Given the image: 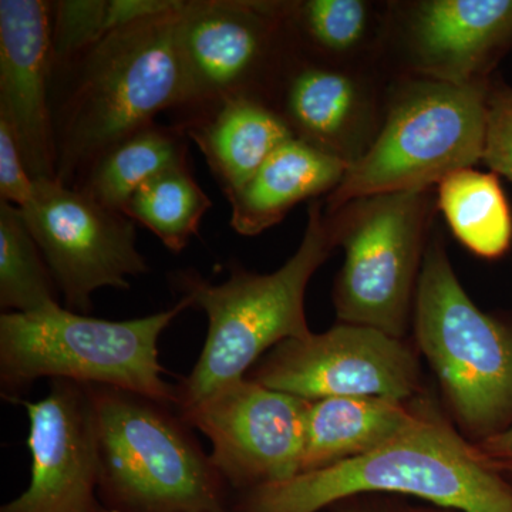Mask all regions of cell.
Here are the masks:
<instances>
[{
	"label": "cell",
	"mask_w": 512,
	"mask_h": 512,
	"mask_svg": "<svg viewBox=\"0 0 512 512\" xmlns=\"http://www.w3.org/2000/svg\"><path fill=\"white\" fill-rule=\"evenodd\" d=\"M336 242L335 227L322 204H309L301 245L285 265L268 275L229 265V278L212 284L194 269L171 274V284L191 308L207 315L204 348L190 375L175 386V409L190 410L212 394L241 382L275 346L312 335L305 312L309 281L328 261Z\"/></svg>",
	"instance_id": "cell-3"
},
{
	"label": "cell",
	"mask_w": 512,
	"mask_h": 512,
	"mask_svg": "<svg viewBox=\"0 0 512 512\" xmlns=\"http://www.w3.org/2000/svg\"><path fill=\"white\" fill-rule=\"evenodd\" d=\"M191 308L181 298L173 308L144 318L106 320L53 306L0 316V392L10 403L40 379L106 386L175 407V386L164 380L158 342L165 329Z\"/></svg>",
	"instance_id": "cell-4"
},
{
	"label": "cell",
	"mask_w": 512,
	"mask_h": 512,
	"mask_svg": "<svg viewBox=\"0 0 512 512\" xmlns=\"http://www.w3.org/2000/svg\"><path fill=\"white\" fill-rule=\"evenodd\" d=\"M417 413L419 403L383 397L309 402L301 474L372 453L403 433Z\"/></svg>",
	"instance_id": "cell-19"
},
{
	"label": "cell",
	"mask_w": 512,
	"mask_h": 512,
	"mask_svg": "<svg viewBox=\"0 0 512 512\" xmlns=\"http://www.w3.org/2000/svg\"><path fill=\"white\" fill-rule=\"evenodd\" d=\"M173 126L200 148L225 197L248 183L279 147L295 137L272 104L254 97L224 101Z\"/></svg>",
	"instance_id": "cell-17"
},
{
	"label": "cell",
	"mask_w": 512,
	"mask_h": 512,
	"mask_svg": "<svg viewBox=\"0 0 512 512\" xmlns=\"http://www.w3.org/2000/svg\"><path fill=\"white\" fill-rule=\"evenodd\" d=\"M247 379L299 399L383 397L412 402L420 392L416 350L369 326L339 322L275 346Z\"/></svg>",
	"instance_id": "cell-11"
},
{
	"label": "cell",
	"mask_w": 512,
	"mask_h": 512,
	"mask_svg": "<svg viewBox=\"0 0 512 512\" xmlns=\"http://www.w3.org/2000/svg\"><path fill=\"white\" fill-rule=\"evenodd\" d=\"M35 192V180L26 167L12 128L0 119V201L25 208Z\"/></svg>",
	"instance_id": "cell-27"
},
{
	"label": "cell",
	"mask_w": 512,
	"mask_h": 512,
	"mask_svg": "<svg viewBox=\"0 0 512 512\" xmlns=\"http://www.w3.org/2000/svg\"><path fill=\"white\" fill-rule=\"evenodd\" d=\"M367 494L413 497L440 510L512 512V485L427 402L403 433L366 456L235 493L231 512H322Z\"/></svg>",
	"instance_id": "cell-2"
},
{
	"label": "cell",
	"mask_w": 512,
	"mask_h": 512,
	"mask_svg": "<svg viewBox=\"0 0 512 512\" xmlns=\"http://www.w3.org/2000/svg\"><path fill=\"white\" fill-rule=\"evenodd\" d=\"M487 101L480 84L419 80L394 97L382 130L352 163L329 210L392 192L426 191L483 160Z\"/></svg>",
	"instance_id": "cell-7"
},
{
	"label": "cell",
	"mask_w": 512,
	"mask_h": 512,
	"mask_svg": "<svg viewBox=\"0 0 512 512\" xmlns=\"http://www.w3.org/2000/svg\"><path fill=\"white\" fill-rule=\"evenodd\" d=\"M52 6L0 0V119L12 128L33 180H55Z\"/></svg>",
	"instance_id": "cell-14"
},
{
	"label": "cell",
	"mask_w": 512,
	"mask_h": 512,
	"mask_svg": "<svg viewBox=\"0 0 512 512\" xmlns=\"http://www.w3.org/2000/svg\"><path fill=\"white\" fill-rule=\"evenodd\" d=\"M332 510V512H399L386 507L383 503H372L363 497L350 498V500L336 504Z\"/></svg>",
	"instance_id": "cell-29"
},
{
	"label": "cell",
	"mask_w": 512,
	"mask_h": 512,
	"mask_svg": "<svg viewBox=\"0 0 512 512\" xmlns=\"http://www.w3.org/2000/svg\"><path fill=\"white\" fill-rule=\"evenodd\" d=\"M512 37V0H429L414 8V66L437 82H474L488 56Z\"/></svg>",
	"instance_id": "cell-15"
},
{
	"label": "cell",
	"mask_w": 512,
	"mask_h": 512,
	"mask_svg": "<svg viewBox=\"0 0 512 512\" xmlns=\"http://www.w3.org/2000/svg\"><path fill=\"white\" fill-rule=\"evenodd\" d=\"M414 335L454 423L474 443L512 427V330L471 301L440 239L424 251Z\"/></svg>",
	"instance_id": "cell-6"
},
{
	"label": "cell",
	"mask_w": 512,
	"mask_h": 512,
	"mask_svg": "<svg viewBox=\"0 0 512 512\" xmlns=\"http://www.w3.org/2000/svg\"><path fill=\"white\" fill-rule=\"evenodd\" d=\"M292 2L184 0L177 46L184 100L174 121L237 97L272 104L296 52Z\"/></svg>",
	"instance_id": "cell-8"
},
{
	"label": "cell",
	"mask_w": 512,
	"mask_h": 512,
	"mask_svg": "<svg viewBox=\"0 0 512 512\" xmlns=\"http://www.w3.org/2000/svg\"><path fill=\"white\" fill-rule=\"evenodd\" d=\"M481 456L498 473L512 474V427L476 444Z\"/></svg>",
	"instance_id": "cell-28"
},
{
	"label": "cell",
	"mask_w": 512,
	"mask_h": 512,
	"mask_svg": "<svg viewBox=\"0 0 512 512\" xmlns=\"http://www.w3.org/2000/svg\"><path fill=\"white\" fill-rule=\"evenodd\" d=\"M349 164L293 137L278 148L248 183L228 195L231 227L255 237L279 224L295 205L335 191Z\"/></svg>",
	"instance_id": "cell-18"
},
{
	"label": "cell",
	"mask_w": 512,
	"mask_h": 512,
	"mask_svg": "<svg viewBox=\"0 0 512 512\" xmlns=\"http://www.w3.org/2000/svg\"><path fill=\"white\" fill-rule=\"evenodd\" d=\"M28 414V488L0 512H106L99 498V464L89 386L50 380Z\"/></svg>",
	"instance_id": "cell-13"
},
{
	"label": "cell",
	"mask_w": 512,
	"mask_h": 512,
	"mask_svg": "<svg viewBox=\"0 0 512 512\" xmlns=\"http://www.w3.org/2000/svg\"><path fill=\"white\" fill-rule=\"evenodd\" d=\"M404 512H446L444 510H440V508H437V510H430V508H413V510H407Z\"/></svg>",
	"instance_id": "cell-30"
},
{
	"label": "cell",
	"mask_w": 512,
	"mask_h": 512,
	"mask_svg": "<svg viewBox=\"0 0 512 512\" xmlns=\"http://www.w3.org/2000/svg\"><path fill=\"white\" fill-rule=\"evenodd\" d=\"M272 106L295 137L349 165L362 156L355 141L366 123V99L348 73L293 56Z\"/></svg>",
	"instance_id": "cell-16"
},
{
	"label": "cell",
	"mask_w": 512,
	"mask_h": 512,
	"mask_svg": "<svg viewBox=\"0 0 512 512\" xmlns=\"http://www.w3.org/2000/svg\"><path fill=\"white\" fill-rule=\"evenodd\" d=\"M174 8L113 30L53 70L56 180L76 188L106 151L180 109L184 76Z\"/></svg>",
	"instance_id": "cell-1"
},
{
	"label": "cell",
	"mask_w": 512,
	"mask_h": 512,
	"mask_svg": "<svg viewBox=\"0 0 512 512\" xmlns=\"http://www.w3.org/2000/svg\"><path fill=\"white\" fill-rule=\"evenodd\" d=\"M89 389L106 512H231V488L173 406Z\"/></svg>",
	"instance_id": "cell-5"
},
{
	"label": "cell",
	"mask_w": 512,
	"mask_h": 512,
	"mask_svg": "<svg viewBox=\"0 0 512 512\" xmlns=\"http://www.w3.org/2000/svg\"><path fill=\"white\" fill-rule=\"evenodd\" d=\"M50 6L53 70L66 66L114 30L110 0H60Z\"/></svg>",
	"instance_id": "cell-25"
},
{
	"label": "cell",
	"mask_w": 512,
	"mask_h": 512,
	"mask_svg": "<svg viewBox=\"0 0 512 512\" xmlns=\"http://www.w3.org/2000/svg\"><path fill=\"white\" fill-rule=\"evenodd\" d=\"M59 305V288L22 210L0 201V306L32 313Z\"/></svg>",
	"instance_id": "cell-23"
},
{
	"label": "cell",
	"mask_w": 512,
	"mask_h": 512,
	"mask_svg": "<svg viewBox=\"0 0 512 512\" xmlns=\"http://www.w3.org/2000/svg\"><path fill=\"white\" fill-rule=\"evenodd\" d=\"M424 192L360 198L333 224L345 249L333 292L339 322L404 339L424 258Z\"/></svg>",
	"instance_id": "cell-9"
},
{
	"label": "cell",
	"mask_w": 512,
	"mask_h": 512,
	"mask_svg": "<svg viewBox=\"0 0 512 512\" xmlns=\"http://www.w3.org/2000/svg\"><path fill=\"white\" fill-rule=\"evenodd\" d=\"M439 205L464 247L483 258L510 248L512 220L504 192L493 174L463 168L439 184Z\"/></svg>",
	"instance_id": "cell-21"
},
{
	"label": "cell",
	"mask_w": 512,
	"mask_h": 512,
	"mask_svg": "<svg viewBox=\"0 0 512 512\" xmlns=\"http://www.w3.org/2000/svg\"><path fill=\"white\" fill-rule=\"evenodd\" d=\"M20 210L69 311L87 315L94 292L127 291L128 279L150 269L137 248L136 222L79 188L56 178L37 180L32 200Z\"/></svg>",
	"instance_id": "cell-10"
},
{
	"label": "cell",
	"mask_w": 512,
	"mask_h": 512,
	"mask_svg": "<svg viewBox=\"0 0 512 512\" xmlns=\"http://www.w3.org/2000/svg\"><path fill=\"white\" fill-rule=\"evenodd\" d=\"M211 207L212 201L195 181L190 164L183 163L141 185L131 195L123 214L178 254L197 237L202 218Z\"/></svg>",
	"instance_id": "cell-22"
},
{
	"label": "cell",
	"mask_w": 512,
	"mask_h": 512,
	"mask_svg": "<svg viewBox=\"0 0 512 512\" xmlns=\"http://www.w3.org/2000/svg\"><path fill=\"white\" fill-rule=\"evenodd\" d=\"M483 160L512 183V92L487 103Z\"/></svg>",
	"instance_id": "cell-26"
},
{
	"label": "cell",
	"mask_w": 512,
	"mask_h": 512,
	"mask_svg": "<svg viewBox=\"0 0 512 512\" xmlns=\"http://www.w3.org/2000/svg\"><path fill=\"white\" fill-rule=\"evenodd\" d=\"M183 163H188L187 137L173 124L156 121L106 151L76 188L107 210L123 214L141 185Z\"/></svg>",
	"instance_id": "cell-20"
},
{
	"label": "cell",
	"mask_w": 512,
	"mask_h": 512,
	"mask_svg": "<svg viewBox=\"0 0 512 512\" xmlns=\"http://www.w3.org/2000/svg\"><path fill=\"white\" fill-rule=\"evenodd\" d=\"M308 409V400L245 377L178 414L211 441L212 463L241 493L301 474Z\"/></svg>",
	"instance_id": "cell-12"
},
{
	"label": "cell",
	"mask_w": 512,
	"mask_h": 512,
	"mask_svg": "<svg viewBox=\"0 0 512 512\" xmlns=\"http://www.w3.org/2000/svg\"><path fill=\"white\" fill-rule=\"evenodd\" d=\"M295 43L326 55H346L362 45L369 32V5L360 0L292 2Z\"/></svg>",
	"instance_id": "cell-24"
}]
</instances>
